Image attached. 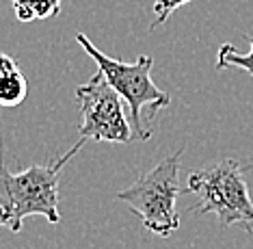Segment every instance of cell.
<instances>
[{"label": "cell", "instance_id": "3", "mask_svg": "<svg viewBox=\"0 0 253 249\" xmlns=\"http://www.w3.org/2000/svg\"><path fill=\"white\" fill-rule=\"evenodd\" d=\"M180 160L182 149H177L165 160H160L152 171L141 173L134 184L115 195L141 219L145 230L163 239L171 236L180 228V215L175 208L182 193Z\"/></svg>", "mask_w": 253, "mask_h": 249}, {"label": "cell", "instance_id": "2", "mask_svg": "<svg viewBox=\"0 0 253 249\" xmlns=\"http://www.w3.org/2000/svg\"><path fill=\"white\" fill-rule=\"evenodd\" d=\"M245 167L234 158H223L188 176L182 193L197 198L195 212H214L223 228L245 225L247 232L253 230V201L243 178Z\"/></svg>", "mask_w": 253, "mask_h": 249}, {"label": "cell", "instance_id": "7", "mask_svg": "<svg viewBox=\"0 0 253 249\" xmlns=\"http://www.w3.org/2000/svg\"><path fill=\"white\" fill-rule=\"evenodd\" d=\"M11 7L20 22H35L59 15L61 0H11Z\"/></svg>", "mask_w": 253, "mask_h": 249}, {"label": "cell", "instance_id": "5", "mask_svg": "<svg viewBox=\"0 0 253 249\" xmlns=\"http://www.w3.org/2000/svg\"><path fill=\"white\" fill-rule=\"evenodd\" d=\"M76 102L80 106V124L78 141L72 146L67 154H63L59 160H54L56 169H63L78 149L84 146V141L97 143H132L134 130H132L128 117L124 115V98L111 87L106 76L97 72L89 83L80 85L76 89Z\"/></svg>", "mask_w": 253, "mask_h": 249}, {"label": "cell", "instance_id": "11", "mask_svg": "<svg viewBox=\"0 0 253 249\" xmlns=\"http://www.w3.org/2000/svg\"><path fill=\"white\" fill-rule=\"evenodd\" d=\"M245 171H253V163H251V165H247V167H245Z\"/></svg>", "mask_w": 253, "mask_h": 249}, {"label": "cell", "instance_id": "9", "mask_svg": "<svg viewBox=\"0 0 253 249\" xmlns=\"http://www.w3.org/2000/svg\"><path fill=\"white\" fill-rule=\"evenodd\" d=\"M188 2H193V0H156L154 2V20L149 24V31H156L158 26H163L177 9Z\"/></svg>", "mask_w": 253, "mask_h": 249}, {"label": "cell", "instance_id": "1", "mask_svg": "<svg viewBox=\"0 0 253 249\" xmlns=\"http://www.w3.org/2000/svg\"><path fill=\"white\" fill-rule=\"evenodd\" d=\"M45 217L61 223L59 212V169L54 165H33L13 173L0 154V228L18 234L26 217Z\"/></svg>", "mask_w": 253, "mask_h": 249}, {"label": "cell", "instance_id": "6", "mask_svg": "<svg viewBox=\"0 0 253 249\" xmlns=\"http://www.w3.org/2000/svg\"><path fill=\"white\" fill-rule=\"evenodd\" d=\"M28 96V83L20 72L18 63L0 76V106H20Z\"/></svg>", "mask_w": 253, "mask_h": 249}, {"label": "cell", "instance_id": "4", "mask_svg": "<svg viewBox=\"0 0 253 249\" xmlns=\"http://www.w3.org/2000/svg\"><path fill=\"white\" fill-rule=\"evenodd\" d=\"M76 42L83 46L84 52L97 63V72H102L111 87L124 98V102L130 108V119H132V130H134V141H147L149 132L141 121V111L143 106H149L152 113L167 108L171 104V98L167 91L154 85L152 80V65L154 59L149 54L139 56L136 61L126 63L119 59H111L104 54L100 48L91 44V39L84 33L76 35Z\"/></svg>", "mask_w": 253, "mask_h": 249}, {"label": "cell", "instance_id": "8", "mask_svg": "<svg viewBox=\"0 0 253 249\" xmlns=\"http://www.w3.org/2000/svg\"><path fill=\"white\" fill-rule=\"evenodd\" d=\"M247 42H249L251 50L247 54H240L236 52V48L232 44H223L218 48L216 54V69H227V67H238L247 72L249 76H253V35H247Z\"/></svg>", "mask_w": 253, "mask_h": 249}, {"label": "cell", "instance_id": "10", "mask_svg": "<svg viewBox=\"0 0 253 249\" xmlns=\"http://www.w3.org/2000/svg\"><path fill=\"white\" fill-rule=\"evenodd\" d=\"M15 65V61L11 59V56H7V54H2V52H0V76H2L4 72H7L9 67H13Z\"/></svg>", "mask_w": 253, "mask_h": 249}]
</instances>
